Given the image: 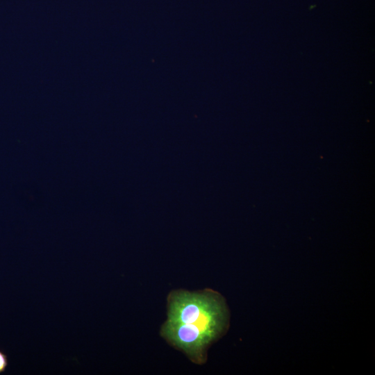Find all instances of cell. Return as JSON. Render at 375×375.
<instances>
[{
  "label": "cell",
  "instance_id": "1",
  "mask_svg": "<svg viewBox=\"0 0 375 375\" xmlns=\"http://www.w3.org/2000/svg\"><path fill=\"white\" fill-rule=\"evenodd\" d=\"M167 320L196 326L212 341L227 329L228 311L224 298L206 290L199 292H172L167 299Z\"/></svg>",
  "mask_w": 375,
  "mask_h": 375
},
{
  "label": "cell",
  "instance_id": "3",
  "mask_svg": "<svg viewBox=\"0 0 375 375\" xmlns=\"http://www.w3.org/2000/svg\"><path fill=\"white\" fill-rule=\"evenodd\" d=\"M8 365V359L7 355L0 350V374L3 373Z\"/></svg>",
  "mask_w": 375,
  "mask_h": 375
},
{
  "label": "cell",
  "instance_id": "2",
  "mask_svg": "<svg viewBox=\"0 0 375 375\" xmlns=\"http://www.w3.org/2000/svg\"><path fill=\"white\" fill-rule=\"evenodd\" d=\"M160 333L169 343L184 351L192 361L199 364L205 362L206 349L212 340L201 329L166 321Z\"/></svg>",
  "mask_w": 375,
  "mask_h": 375
}]
</instances>
